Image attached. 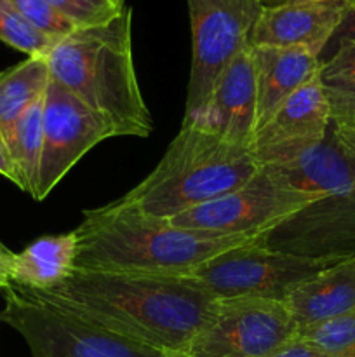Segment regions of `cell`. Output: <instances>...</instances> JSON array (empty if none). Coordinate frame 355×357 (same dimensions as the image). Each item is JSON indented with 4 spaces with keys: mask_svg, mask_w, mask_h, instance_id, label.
Returning a JSON list of instances; mask_svg holds the SVG:
<instances>
[{
    "mask_svg": "<svg viewBox=\"0 0 355 357\" xmlns=\"http://www.w3.org/2000/svg\"><path fill=\"white\" fill-rule=\"evenodd\" d=\"M30 291L86 323L183 357L219 303L180 278L79 267L63 284Z\"/></svg>",
    "mask_w": 355,
    "mask_h": 357,
    "instance_id": "cell-1",
    "label": "cell"
},
{
    "mask_svg": "<svg viewBox=\"0 0 355 357\" xmlns=\"http://www.w3.org/2000/svg\"><path fill=\"white\" fill-rule=\"evenodd\" d=\"M75 267L87 271L131 272L181 278L204 261L261 239L188 230L118 201L84 211L75 229Z\"/></svg>",
    "mask_w": 355,
    "mask_h": 357,
    "instance_id": "cell-2",
    "label": "cell"
},
{
    "mask_svg": "<svg viewBox=\"0 0 355 357\" xmlns=\"http://www.w3.org/2000/svg\"><path fill=\"white\" fill-rule=\"evenodd\" d=\"M45 59L51 79L94 112L115 138H146L153 131L132 56L131 7L110 23L77 28Z\"/></svg>",
    "mask_w": 355,
    "mask_h": 357,
    "instance_id": "cell-3",
    "label": "cell"
},
{
    "mask_svg": "<svg viewBox=\"0 0 355 357\" xmlns=\"http://www.w3.org/2000/svg\"><path fill=\"white\" fill-rule=\"evenodd\" d=\"M271 171L289 187L322 195L265 232V246L313 260L341 261L355 257V157L334 135Z\"/></svg>",
    "mask_w": 355,
    "mask_h": 357,
    "instance_id": "cell-4",
    "label": "cell"
},
{
    "mask_svg": "<svg viewBox=\"0 0 355 357\" xmlns=\"http://www.w3.org/2000/svg\"><path fill=\"white\" fill-rule=\"evenodd\" d=\"M260 169L251 145L181 124L155 169L120 201L148 216L171 220L244 187Z\"/></svg>",
    "mask_w": 355,
    "mask_h": 357,
    "instance_id": "cell-5",
    "label": "cell"
},
{
    "mask_svg": "<svg viewBox=\"0 0 355 357\" xmlns=\"http://www.w3.org/2000/svg\"><path fill=\"white\" fill-rule=\"evenodd\" d=\"M3 321L24 338L31 357H183L86 323L10 282Z\"/></svg>",
    "mask_w": 355,
    "mask_h": 357,
    "instance_id": "cell-6",
    "label": "cell"
},
{
    "mask_svg": "<svg viewBox=\"0 0 355 357\" xmlns=\"http://www.w3.org/2000/svg\"><path fill=\"white\" fill-rule=\"evenodd\" d=\"M333 264L338 261L313 260L271 250L265 246L261 237L204 261L180 279L216 300L261 298L284 302L298 282Z\"/></svg>",
    "mask_w": 355,
    "mask_h": 357,
    "instance_id": "cell-7",
    "label": "cell"
},
{
    "mask_svg": "<svg viewBox=\"0 0 355 357\" xmlns=\"http://www.w3.org/2000/svg\"><path fill=\"white\" fill-rule=\"evenodd\" d=\"M191 30V66L183 122L211 98L226 66L249 45L265 0H187Z\"/></svg>",
    "mask_w": 355,
    "mask_h": 357,
    "instance_id": "cell-8",
    "label": "cell"
},
{
    "mask_svg": "<svg viewBox=\"0 0 355 357\" xmlns=\"http://www.w3.org/2000/svg\"><path fill=\"white\" fill-rule=\"evenodd\" d=\"M319 195L296 190L278 180L271 169L261 167L244 187L188 209L169 222L180 229L223 236H261L291 218Z\"/></svg>",
    "mask_w": 355,
    "mask_h": 357,
    "instance_id": "cell-9",
    "label": "cell"
},
{
    "mask_svg": "<svg viewBox=\"0 0 355 357\" xmlns=\"http://www.w3.org/2000/svg\"><path fill=\"white\" fill-rule=\"evenodd\" d=\"M298 324L284 302L219 300L212 319L188 345L184 357H268L296 337Z\"/></svg>",
    "mask_w": 355,
    "mask_h": 357,
    "instance_id": "cell-10",
    "label": "cell"
},
{
    "mask_svg": "<svg viewBox=\"0 0 355 357\" xmlns=\"http://www.w3.org/2000/svg\"><path fill=\"white\" fill-rule=\"evenodd\" d=\"M42 138L35 201H44L90 149L115 136L94 112L51 79L44 93Z\"/></svg>",
    "mask_w": 355,
    "mask_h": 357,
    "instance_id": "cell-11",
    "label": "cell"
},
{
    "mask_svg": "<svg viewBox=\"0 0 355 357\" xmlns=\"http://www.w3.org/2000/svg\"><path fill=\"white\" fill-rule=\"evenodd\" d=\"M331 124L329 103L317 75L292 93L258 128L251 142L254 159L261 167L292 162L322 143Z\"/></svg>",
    "mask_w": 355,
    "mask_h": 357,
    "instance_id": "cell-12",
    "label": "cell"
},
{
    "mask_svg": "<svg viewBox=\"0 0 355 357\" xmlns=\"http://www.w3.org/2000/svg\"><path fill=\"white\" fill-rule=\"evenodd\" d=\"M183 124H194L230 142L251 145L258 129V87L253 45L244 47L233 58L216 82L204 108Z\"/></svg>",
    "mask_w": 355,
    "mask_h": 357,
    "instance_id": "cell-13",
    "label": "cell"
},
{
    "mask_svg": "<svg viewBox=\"0 0 355 357\" xmlns=\"http://www.w3.org/2000/svg\"><path fill=\"white\" fill-rule=\"evenodd\" d=\"M348 0L319 3H268L251 31V45L303 47L320 56L343 21Z\"/></svg>",
    "mask_w": 355,
    "mask_h": 357,
    "instance_id": "cell-14",
    "label": "cell"
},
{
    "mask_svg": "<svg viewBox=\"0 0 355 357\" xmlns=\"http://www.w3.org/2000/svg\"><path fill=\"white\" fill-rule=\"evenodd\" d=\"M253 59L258 87V128L292 93L319 75L322 66L320 56L303 47L253 45Z\"/></svg>",
    "mask_w": 355,
    "mask_h": 357,
    "instance_id": "cell-15",
    "label": "cell"
},
{
    "mask_svg": "<svg viewBox=\"0 0 355 357\" xmlns=\"http://www.w3.org/2000/svg\"><path fill=\"white\" fill-rule=\"evenodd\" d=\"M296 324L320 323L355 309V257L298 282L284 300Z\"/></svg>",
    "mask_w": 355,
    "mask_h": 357,
    "instance_id": "cell-16",
    "label": "cell"
},
{
    "mask_svg": "<svg viewBox=\"0 0 355 357\" xmlns=\"http://www.w3.org/2000/svg\"><path fill=\"white\" fill-rule=\"evenodd\" d=\"M77 232L44 236L16 253L10 281L28 289H52L63 284L75 268Z\"/></svg>",
    "mask_w": 355,
    "mask_h": 357,
    "instance_id": "cell-17",
    "label": "cell"
},
{
    "mask_svg": "<svg viewBox=\"0 0 355 357\" xmlns=\"http://www.w3.org/2000/svg\"><path fill=\"white\" fill-rule=\"evenodd\" d=\"M49 82L51 73L45 56H28L24 61L0 72V136L3 143L24 110L44 96Z\"/></svg>",
    "mask_w": 355,
    "mask_h": 357,
    "instance_id": "cell-18",
    "label": "cell"
},
{
    "mask_svg": "<svg viewBox=\"0 0 355 357\" xmlns=\"http://www.w3.org/2000/svg\"><path fill=\"white\" fill-rule=\"evenodd\" d=\"M42 115H44V96L30 105L17 119L6 146L16 171V185L31 197L37 190L38 167L42 157Z\"/></svg>",
    "mask_w": 355,
    "mask_h": 357,
    "instance_id": "cell-19",
    "label": "cell"
},
{
    "mask_svg": "<svg viewBox=\"0 0 355 357\" xmlns=\"http://www.w3.org/2000/svg\"><path fill=\"white\" fill-rule=\"evenodd\" d=\"M336 128H355V42L343 44L322 59L319 73Z\"/></svg>",
    "mask_w": 355,
    "mask_h": 357,
    "instance_id": "cell-20",
    "label": "cell"
},
{
    "mask_svg": "<svg viewBox=\"0 0 355 357\" xmlns=\"http://www.w3.org/2000/svg\"><path fill=\"white\" fill-rule=\"evenodd\" d=\"M296 338L336 357H355V309L333 319L299 326Z\"/></svg>",
    "mask_w": 355,
    "mask_h": 357,
    "instance_id": "cell-21",
    "label": "cell"
},
{
    "mask_svg": "<svg viewBox=\"0 0 355 357\" xmlns=\"http://www.w3.org/2000/svg\"><path fill=\"white\" fill-rule=\"evenodd\" d=\"M0 40L26 56H45L58 42L37 30L10 0H0Z\"/></svg>",
    "mask_w": 355,
    "mask_h": 357,
    "instance_id": "cell-22",
    "label": "cell"
},
{
    "mask_svg": "<svg viewBox=\"0 0 355 357\" xmlns=\"http://www.w3.org/2000/svg\"><path fill=\"white\" fill-rule=\"evenodd\" d=\"M49 3L77 28L110 23L125 7L113 0H49Z\"/></svg>",
    "mask_w": 355,
    "mask_h": 357,
    "instance_id": "cell-23",
    "label": "cell"
},
{
    "mask_svg": "<svg viewBox=\"0 0 355 357\" xmlns=\"http://www.w3.org/2000/svg\"><path fill=\"white\" fill-rule=\"evenodd\" d=\"M10 2L37 30L56 40H61L63 37L77 30L75 24L66 20L59 10H56L49 0H10Z\"/></svg>",
    "mask_w": 355,
    "mask_h": 357,
    "instance_id": "cell-24",
    "label": "cell"
},
{
    "mask_svg": "<svg viewBox=\"0 0 355 357\" xmlns=\"http://www.w3.org/2000/svg\"><path fill=\"white\" fill-rule=\"evenodd\" d=\"M355 42V0H348V9L347 14H345L343 21L340 23V26L336 28L334 31L333 38L327 44V49H331V52L334 51L336 47L343 44H352Z\"/></svg>",
    "mask_w": 355,
    "mask_h": 357,
    "instance_id": "cell-25",
    "label": "cell"
},
{
    "mask_svg": "<svg viewBox=\"0 0 355 357\" xmlns=\"http://www.w3.org/2000/svg\"><path fill=\"white\" fill-rule=\"evenodd\" d=\"M268 357H336L329 352L322 351V349L315 347V345L308 344V342H303L299 338H292L289 344H285L284 347H281L278 351H275L274 354Z\"/></svg>",
    "mask_w": 355,
    "mask_h": 357,
    "instance_id": "cell-26",
    "label": "cell"
},
{
    "mask_svg": "<svg viewBox=\"0 0 355 357\" xmlns=\"http://www.w3.org/2000/svg\"><path fill=\"white\" fill-rule=\"evenodd\" d=\"M16 253L9 250L6 244L0 241V289H6L10 284V274H13V264Z\"/></svg>",
    "mask_w": 355,
    "mask_h": 357,
    "instance_id": "cell-27",
    "label": "cell"
},
{
    "mask_svg": "<svg viewBox=\"0 0 355 357\" xmlns=\"http://www.w3.org/2000/svg\"><path fill=\"white\" fill-rule=\"evenodd\" d=\"M0 176L7 178L10 180L13 183H16L17 178H16V171H14L13 166V160H10L9 152H7V146L3 143L2 136H0Z\"/></svg>",
    "mask_w": 355,
    "mask_h": 357,
    "instance_id": "cell-28",
    "label": "cell"
},
{
    "mask_svg": "<svg viewBox=\"0 0 355 357\" xmlns=\"http://www.w3.org/2000/svg\"><path fill=\"white\" fill-rule=\"evenodd\" d=\"M333 131L338 136V139L343 143L345 149L355 157V128H336V126H333Z\"/></svg>",
    "mask_w": 355,
    "mask_h": 357,
    "instance_id": "cell-29",
    "label": "cell"
},
{
    "mask_svg": "<svg viewBox=\"0 0 355 357\" xmlns=\"http://www.w3.org/2000/svg\"><path fill=\"white\" fill-rule=\"evenodd\" d=\"M268 3H319L331 2V0H267Z\"/></svg>",
    "mask_w": 355,
    "mask_h": 357,
    "instance_id": "cell-30",
    "label": "cell"
},
{
    "mask_svg": "<svg viewBox=\"0 0 355 357\" xmlns=\"http://www.w3.org/2000/svg\"><path fill=\"white\" fill-rule=\"evenodd\" d=\"M113 2H117V3H120V6H125V0H113Z\"/></svg>",
    "mask_w": 355,
    "mask_h": 357,
    "instance_id": "cell-31",
    "label": "cell"
}]
</instances>
